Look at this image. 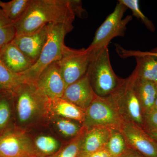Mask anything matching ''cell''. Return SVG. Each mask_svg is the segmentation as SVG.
I'll return each instance as SVG.
<instances>
[{
	"instance_id": "cell-1",
	"label": "cell",
	"mask_w": 157,
	"mask_h": 157,
	"mask_svg": "<svg viewBox=\"0 0 157 157\" xmlns=\"http://www.w3.org/2000/svg\"><path fill=\"white\" fill-rule=\"evenodd\" d=\"M75 18L69 0H31L25 13L13 24L16 35H20L49 24L73 25Z\"/></svg>"
},
{
	"instance_id": "cell-2",
	"label": "cell",
	"mask_w": 157,
	"mask_h": 157,
	"mask_svg": "<svg viewBox=\"0 0 157 157\" xmlns=\"http://www.w3.org/2000/svg\"><path fill=\"white\" fill-rule=\"evenodd\" d=\"M18 125L25 128L49 115L50 100L38 89L35 82L27 81L13 93Z\"/></svg>"
},
{
	"instance_id": "cell-3",
	"label": "cell",
	"mask_w": 157,
	"mask_h": 157,
	"mask_svg": "<svg viewBox=\"0 0 157 157\" xmlns=\"http://www.w3.org/2000/svg\"><path fill=\"white\" fill-rule=\"evenodd\" d=\"M73 25L51 24L48 36L39 59L28 70L21 73L27 80L35 82L45 68L61 58L65 37L73 30Z\"/></svg>"
},
{
	"instance_id": "cell-4",
	"label": "cell",
	"mask_w": 157,
	"mask_h": 157,
	"mask_svg": "<svg viewBox=\"0 0 157 157\" xmlns=\"http://www.w3.org/2000/svg\"><path fill=\"white\" fill-rule=\"evenodd\" d=\"M86 74L94 92L99 97L109 95L123 79L117 77L113 69L108 47L94 52Z\"/></svg>"
},
{
	"instance_id": "cell-5",
	"label": "cell",
	"mask_w": 157,
	"mask_h": 157,
	"mask_svg": "<svg viewBox=\"0 0 157 157\" xmlns=\"http://www.w3.org/2000/svg\"><path fill=\"white\" fill-rule=\"evenodd\" d=\"M135 79L133 72L128 78H123L109 96L124 122L132 123L143 128V113L135 92Z\"/></svg>"
},
{
	"instance_id": "cell-6",
	"label": "cell",
	"mask_w": 157,
	"mask_h": 157,
	"mask_svg": "<svg viewBox=\"0 0 157 157\" xmlns=\"http://www.w3.org/2000/svg\"><path fill=\"white\" fill-rule=\"evenodd\" d=\"M124 122L109 95H96L85 110L82 125L86 130L105 128L120 130Z\"/></svg>"
},
{
	"instance_id": "cell-7",
	"label": "cell",
	"mask_w": 157,
	"mask_h": 157,
	"mask_svg": "<svg viewBox=\"0 0 157 157\" xmlns=\"http://www.w3.org/2000/svg\"><path fill=\"white\" fill-rule=\"evenodd\" d=\"M127 9L123 4L118 2L113 11L96 31L92 42L88 48L92 51H98L108 47L113 38L124 36L127 25L133 19L131 15L124 17Z\"/></svg>"
},
{
	"instance_id": "cell-8",
	"label": "cell",
	"mask_w": 157,
	"mask_h": 157,
	"mask_svg": "<svg viewBox=\"0 0 157 157\" xmlns=\"http://www.w3.org/2000/svg\"><path fill=\"white\" fill-rule=\"evenodd\" d=\"M93 52L88 48L76 49L65 46L58 61L66 88L86 74Z\"/></svg>"
},
{
	"instance_id": "cell-9",
	"label": "cell",
	"mask_w": 157,
	"mask_h": 157,
	"mask_svg": "<svg viewBox=\"0 0 157 157\" xmlns=\"http://www.w3.org/2000/svg\"><path fill=\"white\" fill-rule=\"evenodd\" d=\"M36 155L33 140L19 129L9 130L0 136V157H24Z\"/></svg>"
},
{
	"instance_id": "cell-10",
	"label": "cell",
	"mask_w": 157,
	"mask_h": 157,
	"mask_svg": "<svg viewBox=\"0 0 157 157\" xmlns=\"http://www.w3.org/2000/svg\"><path fill=\"white\" fill-rule=\"evenodd\" d=\"M120 131L128 148L147 157H157V141L143 128L132 123L124 122Z\"/></svg>"
},
{
	"instance_id": "cell-11",
	"label": "cell",
	"mask_w": 157,
	"mask_h": 157,
	"mask_svg": "<svg viewBox=\"0 0 157 157\" xmlns=\"http://www.w3.org/2000/svg\"><path fill=\"white\" fill-rule=\"evenodd\" d=\"M35 83L40 91L50 101L62 98L66 85L58 61L52 63L45 68Z\"/></svg>"
},
{
	"instance_id": "cell-12",
	"label": "cell",
	"mask_w": 157,
	"mask_h": 157,
	"mask_svg": "<svg viewBox=\"0 0 157 157\" xmlns=\"http://www.w3.org/2000/svg\"><path fill=\"white\" fill-rule=\"evenodd\" d=\"M51 24L29 33L16 35L11 43L34 63L39 59L45 45Z\"/></svg>"
},
{
	"instance_id": "cell-13",
	"label": "cell",
	"mask_w": 157,
	"mask_h": 157,
	"mask_svg": "<svg viewBox=\"0 0 157 157\" xmlns=\"http://www.w3.org/2000/svg\"><path fill=\"white\" fill-rule=\"evenodd\" d=\"M96 95L86 74L65 89L62 99L86 110Z\"/></svg>"
},
{
	"instance_id": "cell-14",
	"label": "cell",
	"mask_w": 157,
	"mask_h": 157,
	"mask_svg": "<svg viewBox=\"0 0 157 157\" xmlns=\"http://www.w3.org/2000/svg\"><path fill=\"white\" fill-rule=\"evenodd\" d=\"M0 60L9 70L17 74L25 72L34 64L30 59L11 42L0 48Z\"/></svg>"
},
{
	"instance_id": "cell-15",
	"label": "cell",
	"mask_w": 157,
	"mask_h": 157,
	"mask_svg": "<svg viewBox=\"0 0 157 157\" xmlns=\"http://www.w3.org/2000/svg\"><path fill=\"white\" fill-rule=\"evenodd\" d=\"M110 132L111 129L108 128H84L80 139L79 154L91 153L105 148Z\"/></svg>"
},
{
	"instance_id": "cell-16",
	"label": "cell",
	"mask_w": 157,
	"mask_h": 157,
	"mask_svg": "<svg viewBox=\"0 0 157 157\" xmlns=\"http://www.w3.org/2000/svg\"><path fill=\"white\" fill-rule=\"evenodd\" d=\"M134 87L139 100L143 115L153 110L157 94V84L137 78L135 72Z\"/></svg>"
},
{
	"instance_id": "cell-17",
	"label": "cell",
	"mask_w": 157,
	"mask_h": 157,
	"mask_svg": "<svg viewBox=\"0 0 157 157\" xmlns=\"http://www.w3.org/2000/svg\"><path fill=\"white\" fill-rule=\"evenodd\" d=\"M49 115L78 121L82 123L85 110L62 98L49 101Z\"/></svg>"
},
{
	"instance_id": "cell-18",
	"label": "cell",
	"mask_w": 157,
	"mask_h": 157,
	"mask_svg": "<svg viewBox=\"0 0 157 157\" xmlns=\"http://www.w3.org/2000/svg\"><path fill=\"white\" fill-rule=\"evenodd\" d=\"M135 58L136 66L133 71L137 78L157 84V59L147 55Z\"/></svg>"
},
{
	"instance_id": "cell-19",
	"label": "cell",
	"mask_w": 157,
	"mask_h": 157,
	"mask_svg": "<svg viewBox=\"0 0 157 157\" xmlns=\"http://www.w3.org/2000/svg\"><path fill=\"white\" fill-rule=\"evenodd\" d=\"M52 124L57 133L68 140H73L83 132L82 123L65 118L52 117Z\"/></svg>"
},
{
	"instance_id": "cell-20",
	"label": "cell",
	"mask_w": 157,
	"mask_h": 157,
	"mask_svg": "<svg viewBox=\"0 0 157 157\" xmlns=\"http://www.w3.org/2000/svg\"><path fill=\"white\" fill-rule=\"evenodd\" d=\"M26 81L21 74L12 72L0 60V93H13Z\"/></svg>"
},
{
	"instance_id": "cell-21",
	"label": "cell",
	"mask_w": 157,
	"mask_h": 157,
	"mask_svg": "<svg viewBox=\"0 0 157 157\" xmlns=\"http://www.w3.org/2000/svg\"><path fill=\"white\" fill-rule=\"evenodd\" d=\"M33 142L36 155L42 157H47L54 154L63 146L60 141L49 135L37 136Z\"/></svg>"
},
{
	"instance_id": "cell-22",
	"label": "cell",
	"mask_w": 157,
	"mask_h": 157,
	"mask_svg": "<svg viewBox=\"0 0 157 157\" xmlns=\"http://www.w3.org/2000/svg\"><path fill=\"white\" fill-rule=\"evenodd\" d=\"M104 148L113 157H120L126 151L128 147L120 130L111 129L110 136Z\"/></svg>"
},
{
	"instance_id": "cell-23",
	"label": "cell",
	"mask_w": 157,
	"mask_h": 157,
	"mask_svg": "<svg viewBox=\"0 0 157 157\" xmlns=\"http://www.w3.org/2000/svg\"><path fill=\"white\" fill-rule=\"evenodd\" d=\"M31 0H12L3 2L1 9L5 15L13 22L20 19L25 13Z\"/></svg>"
},
{
	"instance_id": "cell-24",
	"label": "cell",
	"mask_w": 157,
	"mask_h": 157,
	"mask_svg": "<svg viewBox=\"0 0 157 157\" xmlns=\"http://www.w3.org/2000/svg\"><path fill=\"white\" fill-rule=\"evenodd\" d=\"M16 35L13 21L5 15L0 8V48L12 42Z\"/></svg>"
},
{
	"instance_id": "cell-25",
	"label": "cell",
	"mask_w": 157,
	"mask_h": 157,
	"mask_svg": "<svg viewBox=\"0 0 157 157\" xmlns=\"http://www.w3.org/2000/svg\"><path fill=\"white\" fill-rule=\"evenodd\" d=\"M12 100L13 93H0V135L4 133L10 121Z\"/></svg>"
},
{
	"instance_id": "cell-26",
	"label": "cell",
	"mask_w": 157,
	"mask_h": 157,
	"mask_svg": "<svg viewBox=\"0 0 157 157\" xmlns=\"http://www.w3.org/2000/svg\"><path fill=\"white\" fill-rule=\"evenodd\" d=\"M118 2L123 4L132 11V16L140 20L142 23L151 32L155 31V26L150 20L141 11L139 6V1L138 0H119Z\"/></svg>"
},
{
	"instance_id": "cell-27",
	"label": "cell",
	"mask_w": 157,
	"mask_h": 157,
	"mask_svg": "<svg viewBox=\"0 0 157 157\" xmlns=\"http://www.w3.org/2000/svg\"><path fill=\"white\" fill-rule=\"evenodd\" d=\"M84 130V129L78 137L62 146L55 153L47 157H78L79 153L80 139Z\"/></svg>"
},
{
	"instance_id": "cell-28",
	"label": "cell",
	"mask_w": 157,
	"mask_h": 157,
	"mask_svg": "<svg viewBox=\"0 0 157 157\" xmlns=\"http://www.w3.org/2000/svg\"><path fill=\"white\" fill-rule=\"evenodd\" d=\"M116 51L118 55L121 58L140 56H150L157 59V47L150 51H140L139 50H128L122 47L119 44H115Z\"/></svg>"
},
{
	"instance_id": "cell-29",
	"label": "cell",
	"mask_w": 157,
	"mask_h": 157,
	"mask_svg": "<svg viewBox=\"0 0 157 157\" xmlns=\"http://www.w3.org/2000/svg\"><path fill=\"white\" fill-rule=\"evenodd\" d=\"M143 128L146 132H157V109L143 115Z\"/></svg>"
},
{
	"instance_id": "cell-30",
	"label": "cell",
	"mask_w": 157,
	"mask_h": 157,
	"mask_svg": "<svg viewBox=\"0 0 157 157\" xmlns=\"http://www.w3.org/2000/svg\"><path fill=\"white\" fill-rule=\"evenodd\" d=\"M69 2L71 9L75 16H77L82 19H85L87 17V12L82 7L81 1L69 0Z\"/></svg>"
},
{
	"instance_id": "cell-31",
	"label": "cell",
	"mask_w": 157,
	"mask_h": 157,
	"mask_svg": "<svg viewBox=\"0 0 157 157\" xmlns=\"http://www.w3.org/2000/svg\"><path fill=\"white\" fill-rule=\"evenodd\" d=\"M78 157H113L105 148L86 154H79Z\"/></svg>"
},
{
	"instance_id": "cell-32",
	"label": "cell",
	"mask_w": 157,
	"mask_h": 157,
	"mask_svg": "<svg viewBox=\"0 0 157 157\" xmlns=\"http://www.w3.org/2000/svg\"><path fill=\"white\" fill-rule=\"evenodd\" d=\"M120 157H147L134 150L128 148Z\"/></svg>"
},
{
	"instance_id": "cell-33",
	"label": "cell",
	"mask_w": 157,
	"mask_h": 157,
	"mask_svg": "<svg viewBox=\"0 0 157 157\" xmlns=\"http://www.w3.org/2000/svg\"><path fill=\"white\" fill-rule=\"evenodd\" d=\"M146 132L152 139L157 141V132Z\"/></svg>"
},
{
	"instance_id": "cell-34",
	"label": "cell",
	"mask_w": 157,
	"mask_h": 157,
	"mask_svg": "<svg viewBox=\"0 0 157 157\" xmlns=\"http://www.w3.org/2000/svg\"><path fill=\"white\" fill-rule=\"evenodd\" d=\"M153 109H157V94L156 97L155 101L154 107Z\"/></svg>"
},
{
	"instance_id": "cell-35",
	"label": "cell",
	"mask_w": 157,
	"mask_h": 157,
	"mask_svg": "<svg viewBox=\"0 0 157 157\" xmlns=\"http://www.w3.org/2000/svg\"><path fill=\"white\" fill-rule=\"evenodd\" d=\"M24 157H42L39 156L37 155H29L26 156Z\"/></svg>"
},
{
	"instance_id": "cell-36",
	"label": "cell",
	"mask_w": 157,
	"mask_h": 157,
	"mask_svg": "<svg viewBox=\"0 0 157 157\" xmlns=\"http://www.w3.org/2000/svg\"><path fill=\"white\" fill-rule=\"evenodd\" d=\"M3 2H4L0 1V8H1L2 6Z\"/></svg>"
},
{
	"instance_id": "cell-37",
	"label": "cell",
	"mask_w": 157,
	"mask_h": 157,
	"mask_svg": "<svg viewBox=\"0 0 157 157\" xmlns=\"http://www.w3.org/2000/svg\"><path fill=\"white\" fill-rule=\"evenodd\" d=\"M0 136H1V135H0Z\"/></svg>"
}]
</instances>
